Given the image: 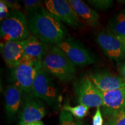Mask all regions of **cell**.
<instances>
[{"label": "cell", "mask_w": 125, "mask_h": 125, "mask_svg": "<svg viewBox=\"0 0 125 125\" xmlns=\"http://www.w3.org/2000/svg\"><path fill=\"white\" fill-rule=\"evenodd\" d=\"M26 17L30 32L46 44L55 45L67 37L62 21L44 7L27 12Z\"/></svg>", "instance_id": "6da1fadb"}, {"label": "cell", "mask_w": 125, "mask_h": 125, "mask_svg": "<svg viewBox=\"0 0 125 125\" xmlns=\"http://www.w3.org/2000/svg\"><path fill=\"white\" fill-rule=\"evenodd\" d=\"M41 62L45 71L62 82H70L75 77V65L55 45L48 49Z\"/></svg>", "instance_id": "7a4b0ae2"}, {"label": "cell", "mask_w": 125, "mask_h": 125, "mask_svg": "<svg viewBox=\"0 0 125 125\" xmlns=\"http://www.w3.org/2000/svg\"><path fill=\"white\" fill-rule=\"evenodd\" d=\"M53 109H57L61 106L62 93L55 78L43 68L39 71L32 86V92Z\"/></svg>", "instance_id": "3957f363"}, {"label": "cell", "mask_w": 125, "mask_h": 125, "mask_svg": "<svg viewBox=\"0 0 125 125\" xmlns=\"http://www.w3.org/2000/svg\"><path fill=\"white\" fill-rule=\"evenodd\" d=\"M42 68L41 60L24 55L19 64L12 68L13 85L26 94L31 93L34 81Z\"/></svg>", "instance_id": "277c9868"}, {"label": "cell", "mask_w": 125, "mask_h": 125, "mask_svg": "<svg viewBox=\"0 0 125 125\" xmlns=\"http://www.w3.org/2000/svg\"><path fill=\"white\" fill-rule=\"evenodd\" d=\"M30 36L26 16L20 10H12L0 27V37L2 43L10 41H23Z\"/></svg>", "instance_id": "5b68a950"}, {"label": "cell", "mask_w": 125, "mask_h": 125, "mask_svg": "<svg viewBox=\"0 0 125 125\" xmlns=\"http://www.w3.org/2000/svg\"><path fill=\"white\" fill-rule=\"evenodd\" d=\"M54 45L62 51L75 66L90 65L96 62L94 57L89 50L70 36Z\"/></svg>", "instance_id": "8992f818"}, {"label": "cell", "mask_w": 125, "mask_h": 125, "mask_svg": "<svg viewBox=\"0 0 125 125\" xmlns=\"http://www.w3.org/2000/svg\"><path fill=\"white\" fill-rule=\"evenodd\" d=\"M74 91L80 104L89 108L103 105L102 92L94 85L87 76L81 78L74 83Z\"/></svg>", "instance_id": "52a82bcc"}, {"label": "cell", "mask_w": 125, "mask_h": 125, "mask_svg": "<svg viewBox=\"0 0 125 125\" xmlns=\"http://www.w3.org/2000/svg\"><path fill=\"white\" fill-rule=\"evenodd\" d=\"M19 125L41 121L46 114L43 101L32 93L27 94L23 101Z\"/></svg>", "instance_id": "ba28073f"}, {"label": "cell", "mask_w": 125, "mask_h": 125, "mask_svg": "<svg viewBox=\"0 0 125 125\" xmlns=\"http://www.w3.org/2000/svg\"><path fill=\"white\" fill-rule=\"evenodd\" d=\"M96 41L109 59L120 62L125 59L124 43L109 31L104 30L100 32Z\"/></svg>", "instance_id": "9c48e42d"}, {"label": "cell", "mask_w": 125, "mask_h": 125, "mask_svg": "<svg viewBox=\"0 0 125 125\" xmlns=\"http://www.w3.org/2000/svg\"><path fill=\"white\" fill-rule=\"evenodd\" d=\"M44 4L47 10L62 22L72 27H80V19L68 1L46 0L45 1Z\"/></svg>", "instance_id": "30bf717a"}, {"label": "cell", "mask_w": 125, "mask_h": 125, "mask_svg": "<svg viewBox=\"0 0 125 125\" xmlns=\"http://www.w3.org/2000/svg\"><path fill=\"white\" fill-rule=\"evenodd\" d=\"M88 78L101 92H107L125 87V82L121 76L109 72L96 71L90 73Z\"/></svg>", "instance_id": "8fae6325"}, {"label": "cell", "mask_w": 125, "mask_h": 125, "mask_svg": "<svg viewBox=\"0 0 125 125\" xmlns=\"http://www.w3.org/2000/svg\"><path fill=\"white\" fill-rule=\"evenodd\" d=\"M102 96L103 111L106 116H111L125 108V87L102 92Z\"/></svg>", "instance_id": "7c38bea8"}, {"label": "cell", "mask_w": 125, "mask_h": 125, "mask_svg": "<svg viewBox=\"0 0 125 125\" xmlns=\"http://www.w3.org/2000/svg\"><path fill=\"white\" fill-rule=\"evenodd\" d=\"M24 93L15 85H9L5 93V111L8 119L12 121L22 105V95Z\"/></svg>", "instance_id": "4fadbf2b"}, {"label": "cell", "mask_w": 125, "mask_h": 125, "mask_svg": "<svg viewBox=\"0 0 125 125\" xmlns=\"http://www.w3.org/2000/svg\"><path fill=\"white\" fill-rule=\"evenodd\" d=\"M1 52L6 64L14 68L24 56V41H10L1 44Z\"/></svg>", "instance_id": "5bb4252c"}, {"label": "cell", "mask_w": 125, "mask_h": 125, "mask_svg": "<svg viewBox=\"0 0 125 125\" xmlns=\"http://www.w3.org/2000/svg\"><path fill=\"white\" fill-rule=\"evenodd\" d=\"M73 9L79 19L92 27H96L98 23L99 16L94 10L89 7L81 0H69Z\"/></svg>", "instance_id": "9a60e30c"}, {"label": "cell", "mask_w": 125, "mask_h": 125, "mask_svg": "<svg viewBox=\"0 0 125 125\" xmlns=\"http://www.w3.org/2000/svg\"><path fill=\"white\" fill-rule=\"evenodd\" d=\"M48 49L46 43L34 35H30L24 41V55L42 60Z\"/></svg>", "instance_id": "2e32d148"}, {"label": "cell", "mask_w": 125, "mask_h": 125, "mask_svg": "<svg viewBox=\"0 0 125 125\" xmlns=\"http://www.w3.org/2000/svg\"><path fill=\"white\" fill-rule=\"evenodd\" d=\"M109 31L120 39L125 41V10L115 14L109 20Z\"/></svg>", "instance_id": "e0dca14e"}, {"label": "cell", "mask_w": 125, "mask_h": 125, "mask_svg": "<svg viewBox=\"0 0 125 125\" xmlns=\"http://www.w3.org/2000/svg\"><path fill=\"white\" fill-rule=\"evenodd\" d=\"M90 108L83 104H79L75 107H71L68 104H65L62 109L70 112L75 118L82 119L87 115Z\"/></svg>", "instance_id": "ac0fdd59"}, {"label": "cell", "mask_w": 125, "mask_h": 125, "mask_svg": "<svg viewBox=\"0 0 125 125\" xmlns=\"http://www.w3.org/2000/svg\"><path fill=\"white\" fill-rule=\"evenodd\" d=\"M75 119L70 112L62 109L59 116V125H83L82 122Z\"/></svg>", "instance_id": "d6986e66"}, {"label": "cell", "mask_w": 125, "mask_h": 125, "mask_svg": "<svg viewBox=\"0 0 125 125\" xmlns=\"http://www.w3.org/2000/svg\"><path fill=\"white\" fill-rule=\"evenodd\" d=\"M87 2L96 9L100 10L110 8L114 3L111 0H89Z\"/></svg>", "instance_id": "ffe728a7"}, {"label": "cell", "mask_w": 125, "mask_h": 125, "mask_svg": "<svg viewBox=\"0 0 125 125\" xmlns=\"http://www.w3.org/2000/svg\"><path fill=\"white\" fill-rule=\"evenodd\" d=\"M24 7L26 12H30L43 7L42 2L39 0H25Z\"/></svg>", "instance_id": "44dd1931"}, {"label": "cell", "mask_w": 125, "mask_h": 125, "mask_svg": "<svg viewBox=\"0 0 125 125\" xmlns=\"http://www.w3.org/2000/svg\"><path fill=\"white\" fill-rule=\"evenodd\" d=\"M109 117L113 119L115 125H125V108L115 112Z\"/></svg>", "instance_id": "7402d4cb"}, {"label": "cell", "mask_w": 125, "mask_h": 125, "mask_svg": "<svg viewBox=\"0 0 125 125\" xmlns=\"http://www.w3.org/2000/svg\"><path fill=\"white\" fill-rule=\"evenodd\" d=\"M0 20L2 21L4 19L7 18L10 12L9 11V7L5 3L4 0H1L0 1Z\"/></svg>", "instance_id": "603a6c76"}, {"label": "cell", "mask_w": 125, "mask_h": 125, "mask_svg": "<svg viewBox=\"0 0 125 125\" xmlns=\"http://www.w3.org/2000/svg\"><path fill=\"white\" fill-rule=\"evenodd\" d=\"M93 125H103V119L100 107L97 108L96 111L93 117Z\"/></svg>", "instance_id": "cb8c5ba5"}, {"label": "cell", "mask_w": 125, "mask_h": 125, "mask_svg": "<svg viewBox=\"0 0 125 125\" xmlns=\"http://www.w3.org/2000/svg\"><path fill=\"white\" fill-rule=\"evenodd\" d=\"M4 1L7 5L9 8H12L13 10H19V9L21 8V6L20 5L18 1L10 0H4Z\"/></svg>", "instance_id": "d4e9b609"}, {"label": "cell", "mask_w": 125, "mask_h": 125, "mask_svg": "<svg viewBox=\"0 0 125 125\" xmlns=\"http://www.w3.org/2000/svg\"><path fill=\"white\" fill-rule=\"evenodd\" d=\"M119 71L121 76L125 82V63H121L119 65Z\"/></svg>", "instance_id": "484cf974"}, {"label": "cell", "mask_w": 125, "mask_h": 125, "mask_svg": "<svg viewBox=\"0 0 125 125\" xmlns=\"http://www.w3.org/2000/svg\"><path fill=\"white\" fill-rule=\"evenodd\" d=\"M104 125H115V123L113 119L112 118H110V117H108V119L105 122V123H104Z\"/></svg>", "instance_id": "4316f807"}, {"label": "cell", "mask_w": 125, "mask_h": 125, "mask_svg": "<svg viewBox=\"0 0 125 125\" xmlns=\"http://www.w3.org/2000/svg\"><path fill=\"white\" fill-rule=\"evenodd\" d=\"M23 125H43V122L42 121H41L38 122H36L27 123V124H25Z\"/></svg>", "instance_id": "83f0119b"}]
</instances>
